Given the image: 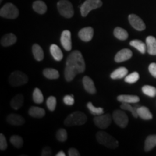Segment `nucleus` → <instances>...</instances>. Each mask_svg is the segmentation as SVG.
<instances>
[{
    "mask_svg": "<svg viewBox=\"0 0 156 156\" xmlns=\"http://www.w3.org/2000/svg\"><path fill=\"white\" fill-rule=\"evenodd\" d=\"M28 82V76L21 71H15L9 77V83L12 86L18 87Z\"/></svg>",
    "mask_w": 156,
    "mask_h": 156,
    "instance_id": "obj_6",
    "label": "nucleus"
},
{
    "mask_svg": "<svg viewBox=\"0 0 156 156\" xmlns=\"http://www.w3.org/2000/svg\"><path fill=\"white\" fill-rule=\"evenodd\" d=\"M138 116L144 120H151L153 119V114L150 110L145 106H140L136 109Z\"/></svg>",
    "mask_w": 156,
    "mask_h": 156,
    "instance_id": "obj_23",
    "label": "nucleus"
},
{
    "mask_svg": "<svg viewBox=\"0 0 156 156\" xmlns=\"http://www.w3.org/2000/svg\"><path fill=\"white\" fill-rule=\"evenodd\" d=\"M114 35L117 39L121 41H125L128 38L129 34L127 31L120 27H116L114 30Z\"/></svg>",
    "mask_w": 156,
    "mask_h": 156,
    "instance_id": "obj_30",
    "label": "nucleus"
},
{
    "mask_svg": "<svg viewBox=\"0 0 156 156\" xmlns=\"http://www.w3.org/2000/svg\"><path fill=\"white\" fill-rule=\"evenodd\" d=\"M87 107L91 114L94 115V116H98V115L103 114V108H101V107H95L91 102L87 103Z\"/></svg>",
    "mask_w": 156,
    "mask_h": 156,
    "instance_id": "obj_34",
    "label": "nucleus"
},
{
    "mask_svg": "<svg viewBox=\"0 0 156 156\" xmlns=\"http://www.w3.org/2000/svg\"><path fill=\"white\" fill-rule=\"evenodd\" d=\"M139 73H136V72H134V73H131L130 75L126 76L125 78H124V81L129 84H133L136 83L138 80H139Z\"/></svg>",
    "mask_w": 156,
    "mask_h": 156,
    "instance_id": "obj_36",
    "label": "nucleus"
},
{
    "mask_svg": "<svg viewBox=\"0 0 156 156\" xmlns=\"http://www.w3.org/2000/svg\"><path fill=\"white\" fill-rule=\"evenodd\" d=\"M96 139L99 144L110 149H116L119 146L118 140L107 132H98L96 134Z\"/></svg>",
    "mask_w": 156,
    "mask_h": 156,
    "instance_id": "obj_2",
    "label": "nucleus"
},
{
    "mask_svg": "<svg viewBox=\"0 0 156 156\" xmlns=\"http://www.w3.org/2000/svg\"><path fill=\"white\" fill-rule=\"evenodd\" d=\"M50 52L56 61L59 62L63 58V53L57 45L52 44L50 46Z\"/></svg>",
    "mask_w": 156,
    "mask_h": 156,
    "instance_id": "obj_25",
    "label": "nucleus"
},
{
    "mask_svg": "<svg viewBox=\"0 0 156 156\" xmlns=\"http://www.w3.org/2000/svg\"><path fill=\"white\" fill-rule=\"evenodd\" d=\"M28 114L31 117H34V118L41 119L45 116L46 112H45L44 108H40V107L32 106L28 110Z\"/></svg>",
    "mask_w": 156,
    "mask_h": 156,
    "instance_id": "obj_22",
    "label": "nucleus"
},
{
    "mask_svg": "<svg viewBox=\"0 0 156 156\" xmlns=\"http://www.w3.org/2000/svg\"><path fill=\"white\" fill-rule=\"evenodd\" d=\"M103 5L101 0H86L80 7V13L83 17H86L90 12L98 9Z\"/></svg>",
    "mask_w": 156,
    "mask_h": 156,
    "instance_id": "obj_7",
    "label": "nucleus"
},
{
    "mask_svg": "<svg viewBox=\"0 0 156 156\" xmlns=\"http://www.w3.org/2000/svg\"><path fill=\"white\" fill-rule=\"evenodd\" d=\"M142 90L144 94L150 97H155L156 95V87L151 85H145L142 87Z\"/></svg>",
    "mask_w": 156,
    "mask_h": 156,
    "instance_id": "obj_35",
    "label": "nucleus"
},
{
    "mask_svg": "<svg viewBox=\"0 0 156 156\" xmlns=\"http://www.w3.org/2000/svg\"><path fill=\"white\" fill-rule=\"evenodd\" d=\"M7 122L11 125L20 126L25 124V120L22 116L17 114H10L7 117Z\"/></svg>",
    "mask_w": 156,
    "mask_h": 156,
    "instance_id": "obj_15",
    "label": "nucleus"
},
{
    "mask_svg": "<svg viewBox=\"0 0 156 156\" xmlns=\"http://www.w3.org/2000/svg\"><path fill=\"white\" fill-rule=\"evenodd\" d=\"M79 73L78 70L73 66L66 65L65 69H64V77L67 82H71L77 74Z\"/></svg>",
    "mask_w": 156,
    "mask_h": 156,
    "instance_id": "obj_18",
    "label": "nucleus"
},
{
    "mask_svg": "<svg viewBox=\"0 0 156 156\" xmlns=\"http://www.w3.org/2000/svg\"><path fill=\"white\" fill-rule=\"evenodd\" d=\"M33 100H34V103H38V104H41V103L44 102V95H43V93L41 91V90L38 87H36L34 89V93H33Z\"/></svg>",
    "mask_w": 156,
    "mask_h": 156,
    "instance_id": "obj_31",
    "label": "nucleus"
},
{
    "mask_svg": "<svg viewBox=\"0 0 156 156\" xmlns=\"http://www.w3.org/2000/svg\"><path fill=\"white\" fill-rule=\"evenodd\" d=\"M17 42V36L13 34H5L2 38H1V45L2 46H10L14 45Z\"/></svg>",
    "mask_w": 156,
    "mask_h": 156,
    "instance_id": "obj_16",
    "label": "nucleus"
},
{
    "mask_svg": "<svg viewBox=\"0 0 156 156\" xmlns=\"http://www.w3.org/2000/svg\"><path fill=\"white\" fill-rule=\"evenodd\" d=\"M52 155L51 149L49 147H45L44 149L42 150L41 155L42 156H50Z\"/></svg>",
    "mask_w": 156,
    "mask_h": 156,
    "instance_id": "obj_42",
    "label": "nucleus"
},
{
    "mask_svg": "<svg viewBox=\"0 0 156 156\" xmlns=\"http://www.w3.org/2000/svg\"><path fill=\"white\" fill-rule=\"evenodd\" d=\"M63 101L67 106H73L74 103H75V99H74L73 95H65L63 98Z\"/></svg>",
    "mask_w": 156,
    "mask_h": 156,
    "instance_id": "obj_40",
    "label": "nucleus"
},
{
    "mask_svg": "<svg viewBox=\"0 0 156 156\" xmlns=\"http://www.w3.org/2000/svg\"><path fill=\"white\" fill-rule=\"evenodd\" d=\"M87 116L81 112H75L69 114L64 120V124L66 126H71L75 125H83L87 122Z\"/></svg>",
    "mask_w": 156,
    "mask_h": 156,
    "instance_id": "obj_3",
    "label": "nucleus"
},
{
    "mask_svg": "<svg viewBox=\"0 0 156 156\" xmlns=\"http://www.w3.org/2000/svg\"><path fill=\"white\" fill-rule=\"evenodd\" d=\"M113 117L111 116V114H101L98 116H95L93 119V122L95 126L101 129L108 128L110 124H112Z\"/></svg>",
    "mask_w": 156,
    "mask_h": 156,
    "instance_id": "obj_8",
    "label": "nucleus"
},
{
    "mask_svg": "<svg viewBox=\"0 0 156 156\" xmlns=\"http://www.w3.org/2000/svg\"><path fill=\"white\" fill-rule=\"evenodd\" d=\"M33 9L36 12L40 15H44L47 11V6L41 0H36L33 3Z\"/></svg>",
    "mask_w": 156,
    "mask_h": 156,
    "instance_id": "obj_20",
    "label": "nucleus"
},
{
    "mask_svg": "<svg viewBox=\"0 0 156 156\" xmlns=\"http://www.w3.org/2000/svg\"><path fill=\"white\" fill-rule=\"evenodd\" d=\"M57 9L59 14L66 18H71L74 15L73 6L68 0H59L57 2Z\"/></svg>",
    "mask_w": 156,
    "mask_h": 156,
    "instance_id": "obj_5",
    "label": "nucleus"
},
{
    "mask_svg": "<svg viewBox=\"0 0 156 156\" xmlns=\"http://www.w3.org/2000/svg\"><path fill=\"white\" fill-rule=\"evenodd\" d=\"M83 84L84 89L87 93L92 95L96 93V88H95L94 82L88 76H85L83 78Z\"/></svg>",
    "mask_w": 156,
    "mask_h": 156,
    "instance_id": "obj_14",
    "label": "nucleus"
},
{
    "mask_svg": "<svg viewBox=\"0 0 156 156\" xmlns=\"http://www.w3.org/2000/svg\"><path fill=\"white\" fill-rule=\"evenodd\" d=\"M148 69H149V72L151 74V75L156 78V63H151L150 64Z\"/></svg>",
    "mask_w": 156,
    "mask_h": 156,
    "instance_id": "obj_41",
    "label": "nucleus"
},
{
    "mask_svg": "<svg viewBox=\"0 0 156 156\" xmlns=\"http://www.w3.org/2000/svg\"><path fill=\"white\" fill-rule=\"evenodd\" d=\"M32 51L35 59L38 62H41L44 59V53L42 48L38 44H35L32 46Z\"/></svg>",
    "mask_w": 156,
    "mask_h": 156,
    "instance_id": "obj_26",
    "label": "nucleus"
},
{
    "mask_svg": "<svg viewBox=\"0 0 156 156\" xmlns=\"http://www.w3.org/2000/svg\"><path fill=\"white\" fill-rule=\"evenodd\" d=\"M43 74L46 78L49 80H56L59 77V73L58 70L52 68H46L44 69Z\"/></svg>",
    "mask_w": 156,
    "mask_h": 156,
    "instance_id": "obj_29",
    "label": "nucleus"
},
{
    "mask_svg": "<svg viewBox=\"0 0 156 156\" xmlns=\"http://www.w3.org/2000/svg\"><path fill=\"white\" fill-rule=\"evenodd\" d=\"M68 155L69 156H80V154L79 151H77V149H75V148L74 147H72L69 149V151H68Z\"/></svg>",
    "mask_w": 156,
    "mask_h": 156,
    "instance_id": "obj_43",
    "label": "nucleus"
},
{
    "mask_svg": "<svg viewBox=\"0 0 156 156\" xmlns=\"http://www.w3.org/2000/svg\"><path fill=\"white\" fill-rule=\"evenodd\" d=\"M117 101L121 103H136L140 101V98L134 95H120L117 97Z\"/></svg>",
    "mask_w": 156,
    "mask_h": 156,
    "instance_id": "obj_19",
    "label": "nucleus"
},
{
    "mask_svg": "<svg viewBox=\"0 0 156 156\" xmlns=\"http://www.w3.org/2000/svg\"><path fill=\"white\" fill-rule=\"evenodd\" d=\"M132 56V51L129 48H123V49L120 50L116 54L114 57L115 62L117 63H120V62H123L127 61V60L130 59Z\"/></svg>",
    "mask_w": 156,
    "mask_h": 156,
    "instance_id": "obj_13",
    "label": "nucleus"
},
{
    "mask_svg": "<svg viewBox=\"0 0 156 156\" xmlns=\"http://www.w3.org/2000/svg\"><path fill=\"white\" fill-rule=\"evenodd\" d=\"M93 35H94V30L92 27H86L82 28L78 33V36L83 41L89 42L92 40Z\"/></svg>",
    "mask_w": 156,
    "mask_h": 156,
    "instance_id": "obj_12",
    "label": "nucleus"
},
{
    "mask_svg": "<svg viewBox=\"0 0 156 156\" xmlns=\"http://www.w3.org/2000/svg\"><path fill=\"white\" fill-rule=\"evenodd\" d=\"M11 144L16 148H21L23 145V140L19 135H12L10 137Z\"/></svg>",
    "mask_w": 156,
    "mask_h": 156,
    "instance_id": "obj_33",
    "label": "nucleus"
},
{
    "mask_svg": "<svg viewBox=\"0 0 156 156\" xmlns=\"http://www.w3.org/2000/svg\"><path fill=\"white\" fill-rule=\"evenodd\" d=\"M130 46H133L136 49H137L141 54H145L146 51H147V46L146 44L143 43L142 41L140 40H132L129 43Z\"/></svg>",
    "mask_w": 156,
    "mask_h": 156,
    "instance_id": "obj_28",
    "label": "nucleus"
},
{
    "mask_svg": "<svg viewBox=\"0 0 156 156\" xmlns=\"http://www.w3.org/2000/svg\"><path fill=\"white\" fill-rule=\"evenodd\" d=\"M113 119L121 128H125L129 123V118L126 113L120 110H115L113 112Z\"/></svg>",
    "mask_w": 156,
    "mask_h": 156,
    "instance_id": "obj_9",
    "label": "nucleus"
},
{
    "mask_svg": "<svg viewBox=\"0 0 156 156\" xmlns=\"http://www.w3.org/2000/svg\"><path fill=\"white\" fill-rule=\"evenodd\" d=\"M146 46L148 54L156 55V38L154 36H147L146 38Z\"/></svg>",
    "mask_w": 156,
    "mask_h": 156,
    "instance_id": "obj_17",
    "label": "nucleus"
},
{
    "mask_svg": "<svg viewBox=\"0 0 156 156\" xmlns=\"http://www.w3.org/2000/svg\"><path fill=\"white\" fill-rule=\"evenodd\" d=\"M56 137L58 141L65 142L67 140V132L64 129H59L56 134Z\"/></svg>",
    "mask_w": 156,
    "mask_h": 156,
    "instance_id": "obj_37",
    "label": "nucleus"
},
{
    "mask_svg": "<svg viewBox=\"0 0 156 156\" xmlns=\"http://www.w3.org/2000/svg\"><path fill=\"white\" fill-rule=\"evenodd\" d=\"M0 16L7 19H16L19 16V9L12 3H7L0 9Z\"/></svg>",
    "mask_w": 156,
    "mask_h": 156,
    "instance_id": "obj_4",
    "label": "nucleus"
},
{
    "mask_svg": "<svg viewBox=\"0 0 156 156\" xmlns=\"http://www.w3.org/2000/svg\"><path fill=\"white\" fill-rule=\"evenodd\" d=\"M46 105L51 112H54L56 106V98L54 96H50L46 101Z\"/></svg>",
    "mask_w": 156,
    "mask_h": 156,
    "instance_id": "obj_38",
    "label": "nucleus"
},
{
    "mask_svg": "<svg viewBox=\"0 0 156 156\" xmlns=\"http://www.w3.org/2000/svg\"><path fill=\"white\" fill-rule=\"evenodd\" d=\"M66 65L73 66L78 70L79 73H84L85 70V60L81 52L77 50L74 51L68 56Z\"/></svg>",
    "mask_w": 156,
    "mask_h": 156,
    "instance_id": "obj_1",
    "label": "nucleus"
},
{
    "mask_svg": "<svg viewBox=\"0 0 156 156\" xmlns=\"http://www.w3.org/2000/svg\"><path fill=\"white\" fill-rule=\"evenodd\" d=\"M24 103V96L22 94H17L10 101V106L15 110H18Z\"/></svg>",
    "mask_w": 156,
    "mask_h": 156,
    "instance_id": "obj_21",
    "label": "nucleus"
},
{
    "mask_svg": "<svg viewBox=\"0 0 156 156\" xmlns=\"http://www.w3.org/2000/svg\"><path fill=\"white\" fill-rule=\"evenodd\" d=\"M129 22L135 30L138 31L144 30L146 28L145 23L136 15L131 14L129 15Z\"/></svg>",
    "mask_w": 156,
    "mask_h": 156,
    "instance_id": "obj_10",
    "label": "nucleus"
},
{
    "mask_svg": "<svg viewBox=\"0 0 156 156\" xmlns=\"http://www.w3.org/2000/svg\"><path fill=\"white\" fill-rule=\"evenodd\" d=\"M7 148V142L5 136L3 134H0V150L5 151Z\"/></svg>",
    "mask_w": 156,
    "mask_h": 156,
    "instance_id": "obj_39",
    "label": "nucleus"
},
{
    "mask_svg": "<svg viewBox=\"0 0 156 156\" xmlns=\"http://www.w3.org/2000/svg\"><path fill=\"white\" fill-rule=\"evenodd\" d=\"M56 155V156H65L66 154L64 153V152H63V151H59Z\"/></svg>",
    "mask_w": 156,
    "mask_h": 156,
    "instance_id": "obj_44",
    "label": "nucleus"
},
{
    "mask_svg": "<svg viewBox=\"0 0 156 156\" xmlns=\"http://www.w3.org/2000/svg\"><path fill=\"white\" fill-rule=\"evenodd\" d=\"M60 41L63 46V48L67 51H69L72 49V38L71 32L68 30H64L62 33Z\"/></svg>",
    "mask_w": 156,
    "mask_h": 156,
    "instance_id": "obj_11",
    "label": "nucleus"
},
{
    "mask_svg": "<svg viewBox=\"0 0 156 156\" xmlns=\"http://www.w3.org/2000/svg\"><path fill=\"white\" fill-rule=\"evenodd\" d=\"M156 146V134H151L146 138L145 142V151H151Z\"/></svg>",
    "mask_w": 156,
    "mask_h": 156,
    "instance_id": "obj_27",
    "label": "nucleus"
},
{
    "mask_svg": "<svg viewBox=\"0 0 156 156\" xmlns=\"http://www.w3.org/2000/svg\"><path fill=\"white\" fill-rule=\"evenodd\" d=\"M131 103H122V105H121V108L123 109V110H126V111H129L131 112V113L133 115V116L134 118H137L138 117V114L137 112H136V109L137 108H139V106H132Z\"/></svg>",
    "mask_w": 156,
    "mask_h": 156,
    "instance_id": "obj_32",
    "label": "nucleus"
},
{
    "mask_svg": "<svg viewBox=\"0 0 156 156\" xmlns=\"http://www.w3.org/2000/svg\"><path fill=\"white\" fill-rule=\"evenodd\" d=\"M2 1H3V0H0V2H2Z\"/></svg>",
    "mask_w": 156,
    "mask_h": 156,
    "instance_id": "obj_45",
    "label": "nucleus"
},
{
    "mask_svg": "<svg viewBox=\"0 0 156 156\" xmlns=\"http://www.w3.org/2000/svg\"><path fill=\"white\" fill-rule=\"evenodd\" d=\"M128 73V69L126 68L122 67L118 68V69H115L113 73L111 74L110 77L112 80H118L122 79V78L125 77Z\"/></svg>",
    "mask_w": 156,
    "mask_h": 156,
    "instance_id": "obj_24",
    "label": "nucleus"
}]
</instances>
